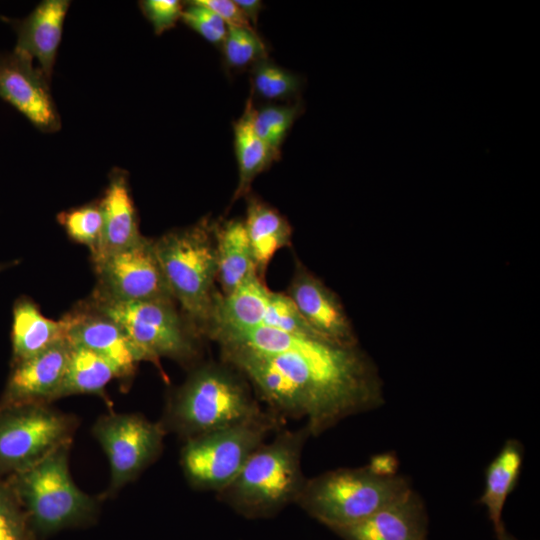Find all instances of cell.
I'll return each mask as SVG.
<instances>
[{
	"label": "cell",
	"mask_w": 540,
	"mask_h": 540,
	"mask_svg": "<svg viewBox=\"0 0 540 540\" xmlns=\"http://www.w3.org/2000/svg\"><path fill=\"white\" fill-rule=\"evenodd\" d=\"M427 530L425 505L412 489L361 522L334 532L343 540H426Z\"/></svg>",
	"instance_id": "cell-17"
},
{
	"label": "cell",
	"mask_w": 540,
	"mask_h": 540,
	"mask_svg": "<svg viewBox=\"0 0 540 540\" xmlns=\"http://www.w3.org/2000/svg\"><path fill=\"white\" fill-rule=\"evenodd\" d=\"M92 434L109 461L110 484L105 496H111L157 460L166 431L160 421L140 414L108 413L96 420Z\"/></svg>",
	"instance_id": "cell-10"
},
{
	"label": "cell",
	"mask_w": 540,
	"mask_h": 540,
	"mask_svg": "<svg viewBox=\"0 0 540 540\" xmlns=\"http://www.w3.org/2000/svg\"><path fill=\"white\" fill-rule=\"evenodd\" d=\"M17 262H8V263H3V264H0V272L6 268H9L11 266H13L14 264H16Z\"/></svg>",
	"instance_id": "cell-37"
},
{
	"label": "cell",
	"mask_w": 540,
	"mask_h": 540,
	"mask_svg": "<svg viewBox=\"0 0 540 540\" xmlns=\"http://www.w3.org/2000/svg\"><path fill=\"white\" fill-rule=\"evenodd\" d=\"M50 81L30 56L15 49L0 53V98L44 133L61 128Z\"/></svg>",
	"instance_id": "cell-13"
},
{
	"label": "cell",
	"mask_w": 540,
	"mask_h": 540,
	"mask_svg": "<svg viewBox=\"0 0 540 540\" xmlns=\"http://www.w3.org/2000/svg\"><path fill=\"white\" fill-rule=\"evenodd\" d=\"M196 3L210 9L218 15L229 27L256 31L244 16L234 0H195Z\"/></svg>",
	"instance_id": "cell-33"
},
{
	"label": "cell",
	"mask_w": 540,
	"mask_h": 540,
	"mask_svg": "<svg viewBox=\"0 0 540 540\" xmlns=\"http://www.w3.org/2000/svg\"><path fill=\"white\" fill-rule=\"evenodd\" d=\"M94 268L98 284L93 295L124 302L174 301L156 258L153 240L146 237L109 255L94 264Z\"/></svg>",
	"instance_id": "cell-12"
},
{
	"label": "cell",
	"mask_w": 540,
	"mask_h": 540,
	"mask_svg": "<svg viewBox=\"0 0 540 540\" xmlns=\"http://www.w3.org/2000/svg\"><path fill=\"white\" fill-rule=\"evenodd\" d=\"M252 87L259 97L266 100H285L296 96L300 79L290 71L264 59L252 66Z\"/></svg>",
	"instance_id": "cell-28"
},
{
	"label": "cell",
	"mask_w": 540,
	"mask_h": 540,
	"mask_svg": "<svg viewBox=\"0 0 540 540\" xmlns=\"http://www.w3.org/2000/svg\"><path fill=\"white\" fill-rule=\"evenodd\" d=\"M0 540H36L22 506L3 478H0Z\"/></svg>",
	"instance_id": "cell-30"
},
{
	"label": "cell",
	"mask_w": 540,
	"mask_h": 540,
	"mask_svg": "<svg viewBox=\"0 0 540 540\" xmlns=\"http://www.w3.org/2000/svg\"><path fill=\"white\" fill-rule=\"evenodd\" d=\"M139 7L157 35L173 28L181 19L184 9L178 0H143L139 2Z\"/></svg>",
	"instance_id": "cell-32"
},
{
	"label": "cell",
	"mask_w": 540,
	"mask_h": 540,
	"mask_svg": "<svg viewBox=\"0 0 540 540\" xmlns=\"http://www.w3.org/2000/svg\"><path fill=\"white\" fill-rule=\"evenodd\" d=\"M283 424L282 417L268 410L253 420L184 441L180 466L188 484L196 490L220 492Z\"/></svg>",
	"instance_id": "cell-7"
},
{
	"label": "cell",
	"mask_w": 540,
	"mask_h": 540,
	"mask_svg": "<svg viewBox=\"0 0 540 540\" xmlns=\"http://www.w3.org/2000/svg\"><path fill=\"white\" fill-rule=\"evenodd\" d=\"M224 62L229 69H243L267 59L268 50L255 31L229 27L222 44Z\"/></svg>",
	"instance_id": "cell-29"
},
{
	"label": "cell",
	"mask_w": 540,
	"mask_h": 540,
	"mask_svg": "<svg viewBox=\"0 0 540 540\" xmlns=\"http://www.w3.org/2000/svg\"><path fill=\"white\" fill-rule=\"evenodd\" d=\"M70 353L62 340L45 351L11 366L0 396V412L19 405L51 404L58 399Z\"/></svg>",
	"instance_id": "cell-14"
},
{
	"label": "cell",
	"mask_w": 540,
	"mask_h": 540,
	"mask_svg": "<svg viewBox=\"0 0 540 540\" xmlns=\"http://www.w3.org/2000/svg\"><path fill=\"white\" fill-rule=\"evenodd\" d=\"M265 356L294 390L310 436L384 403L377 369L357 345L299 335L284 352Z\"/></svg>",
	"instance_id": "cell-1"
},
{
	"label": "cell",
	"mask_w": 540,
	"mask_h": 540,
	"mask_svg": "<svg viewBox=\"0 0 540 540\" xmlns=\"http://www.w3.org/2000/svg\"><path fill=\"white\" fill-rule=\"evenodd\" d=\"M71 444L4 479L22 506L36 540L61 530L91 525L99 501L80 490L69 471Z\"/></svg>",
	"instance_id": "cell-4"
},
{
	"label": "cell",
	"mask_w": 540,
	"mask_h": 540,
	"mask_svg": "<svg viewBox=\"0 0 540 540\" xmlns=\"http://www.w3.org/2000/svg\"><path fill=\"white\" fill-rule=\"evenodd\" d=\"M287 295L319 337L338 345H357L350 321L335 294L303 266L297 268Z\"/></svg>",
	"instance_id": "cell-15"
},
{
	"label": "cell",
	"mask_w": 540,
	"mask_h": 540,
	"mask_svg": "<svg viewBox=\"0 0 540 540\" xmlns=\"http://www.w3.org/2000/svg\"><path fill=\"white\" fill-rule=\"evenodd\" d=\"M251 99L241 117L234 123V147L238 164V185L233 201L247 196L254 179L277 161L280 153L268 146L254 131L251 121Z\"/></svg>",
	"instance_id": "cell-24"
},
{
	"label": "cell",
	"mask_w": 540,
	"mask_h": 540,
	"mask_svg": "<svg viewBox=\"0 0 540 540\" xmlns=\"http://www.w3.org/2000/svg\"><path fill=\"white\" fill-rule=\"evenodd\" d=\"M299 104L251 107V121L256 134L274 151L280 153L281 145L300 114Z\"/></svg>",
	"instance_id": "cell-27"
},
{
	"label": "cell",
	"mask_w": 540,
	"mask_h": 540,
	"mask_svg": "<svg viewBox=\"0 0 540 540\" xmlns=\"http://www.w3.org/2000/svg\"><path fill=\"white\" fill-rule=\"evenodd\" d=\"M263 442L223 490L221 502L248 519L275 516L296 503L307 481L302 469V451L310 433L306 426L280 429Z\"/></svg>",
	"instance_id": "cell-2"
},
{
	"label": "cell",
	"mask_w": 540,
	"mask_h": 540,
	"mask_svg": "<svg viewBox=\"0 0 540 540\" xmlns=\"http://www.w3.org/2000/svg\"><path fill=\"white\" fill-rule=\"evenodd\" d=\"M153 248L174 301L193 329L205 332L217 295L215 224L204 217L153 240Z\"/></svg>",
	"instance_id": "cell-5"
},
{
	"label": "cell",
	"mask_w": 540,
	"mask_h": 540,
	"mask_svg": "<svg viewBox=\"0 0 540 540\" xmlns=\"http://www.w3.org/2000/svg\"><path fill=\"white\" fill-rule=\"evenodd\" d=\"M87 304L116 322L139 361L159 365L162 357L182 364L197 355L195 330L178 313L174 301L124 302L91 296Z\"/></svg>",
	"instance_id": "cell-8"
},
{
	"label": "cell",
	"mask_w": 540,
	"mask_h": 540,
	"mask_svg": "<svg viewBox=\"0 0 540 540\" xmlns=\"http://www.w3.org/2000/svg\"><path fill=\"white\" fill-rule=\"evenodd\" d=\"M66 340L85 347L108 360L118 378L130 380L138 360L120 326L85 303L61 318Z\"/></svg>",
	"instance_id": "cell-16"
},
{
	"label": "cell",
	"mask_w": 540,
	"mask_h": 540,
	"mask_svg": "<svg viewBox=\"0 0 540 540\" xmlns=\"http://www.w3.org/2000/svg\"><path fill=\"white\" fill-rule=\"evenodd\" d=\"M118 378L114 366L99 354L70 344V353L58 399L75 394H95L106 398L105 387Z\"/></svg>",
	"instance_id": "cell-25"
},
{
	"label": "cell",
	"mask_w": 540,
	"mask_h": 540,
	"mask_svg": "<svg viewBox=\"0 0 540 540\" xmlns=\"http://www.w3.org/2000/svg\"><path fill=\"white\" fill-rule=\"evenodd\" d=\"M412 490L407 478L380 475L367 465L307 478L295 504L332 531L354 525Z\"/></svg>",
	"instance_id": "cell-6"
},
{
	"label": "cell",
	"mask_w": 540,
	"mask_h": 540,
	"mask_svg": "<svg viewBox=\"0 0 540 540\" xmlns=\"http://www.w3.org/2000/svg\"><path fill=\"white\" fill-rule=\"evenodd\" d=\"M99 205L103 217L101 243L92 257L93 265L118 251L140 242L138 219L126 171L114 168Z\"/></svg>",
	"instance_id": "cell-18"
},
{
	"label": "cell",
	"mask_w": 540,
	"mask_h": 540,
	"mask_svg": "<svg viewBox=\"0 0 540 540\" xmlns=\"http://www.w3.org/2000/svg\"><path fill=\"white\" fill-rule=\"evenodd\" d=\"M265 410L228 366L203 364L169 397L160 420L183 441L260 417Z\"/></svg>",
	"instance_id": "cell-3"
},
{
	"label": "cell",
	"mask_w": 540,
	"mask_h": 540,
	"mask_svg": "<svg viewBox=\"0 0 540 540\" xmlns=\"http://www.w3.org/2000/svg\"><path fill=\"white\" fill-rule=\"evenodd\" d=\"M181 20L209 43L222 46L228 26L210 9L196 3L195 0L187 1Z\"/></svg>",
	"instance_id": "cell-31"
},
{
	"label": "cell",
	"mask_w": 540,
	"mask_h": 540,
	"mask_svg": "<svg viewBox=\"0 0 540 540\" xmlns=\"http://www.w3.org/2000/svg\"><path fill=\"white\" fill-rule=\"evenodd\" d=\"M244 225L257 274L262 278L275 253L290 243L291 226L276 209L255 197L248 200Z\"/></svg>",
	"instance_id": "cell-23"
},
{
	"label": "cell",
	"mask_w": 540,
	"mask_h": 540,
	"mask_svg": "<svg viewBox=\"0 0 540 540\" xmlns=\"http://www.w3.org/2000/svg\"><path fill=\"white\" fill-rule=\"evenodd\" d=\"M217 279L222 295H228L258 276L244 221L228 220L215 224Z\"/></svg>",
	"instance_id": "cell-21"
},
{
	"label": "cell",
	"mask_w": 540,
	"mask_h": 540,
	"mask_svg": "<svg viewBox=\"0 0 540 540\" xmlns=\"http://www.w3.org/2000/svg\"><path fill=\"white\" fill-rule=\"evenodd\" d=\"M497 540H517L514 536L507 532L505 529L501 534L496 536Z\"/></svg>",
	"instance_id": "cell-36"
},
{
	"label": "cell",
	"mask_w": 540,
	"mask_h": 540,
	"mask_svg": "<svg viewBox=\"0 0 540 540\" xmlns=\"http://www.w3.org/2000/svg\"><path fill=\"white\" fill-rule=\"evenodd\" d=\"M69 6L68 0H43L27 17L11 21L17 34L14 49L36 59L50 80Z\"/></svg>",
	"instance_id": "cell-19"
},
{
	"label": "cell",
	"mask_w": 540,
	"mask_h": 540,
	"mask_svg": "<svg viewBox=\"0 0 540 540\" xmlns=\"http://www.w3.org/2000/svg\"><path fill=\"white\" fill-rule=\"evenodd\" d=\"M77 417L50 404L14 406L0 412V478L31 467L71 444Z\"/></svg>",
	"instance_id": "cell-9"
},
{
	"label": "cell",
	"mask_w": 540,
	"mask_h": 540,
	"mask_svg": "<svg viewBox=\"0 0 540 540\" xmlns=\"http://www.w3.org/2000/svg\"><path fill=\"white\" fill-rule=\"evenodd\" d=\"M367 466L380 475L392 476L398 474V460L391 453L373 456Z\"/></svg>",
	"instance_id": "cell-34"
},
{
	"label": "cell",
	"mask_w": 540,
	"mask_h": 540,
	"mask_svg": "<svg viewBox=\"0 0 540 540\" xmlns=\"http://www.w3.org/2000/svg\"><path fill=\"white\" fill-rule=\"evenodd\" d=\"M257 327L321 338L305 323L288 295L269 290L259 276L228 295H216L204 333L211 336Z\"/></svg>",
	"instance_id": "cell-11"
},
{
	"label": "cell",
	"mask_w": 540,
	"mask_h": 540,
	"mask_svg": "<svg viewBox=\"0 0 540 540\" xmlns=\"http://www.w3.org/2000/svg\"><path fill=\"white\" fill-rule=\"evenodd\" d=\"M62 340H66V334L61 319L55 321L45 317L28 297H20L15 301L11 329V366Z\"/></svg>",
	"instance_id": "cell-20"
},
{
	"label": "cell",
	"mask_w": 540,
	"mask_h": 540,
	"mask_svg": "<svg viewBox=\"0 0 540 540\" xmlns=\"http://www.w3.org/2000/svg\"><path fill=\"white\" fill-rule=\"evenodd\" d=\"M234 2L255 28L259 14L263 8V3L260 0H234Z\"/></svg>",
	"instance_id": "cell-35"
},
{
	"label": "cell",
	"mask_w": 540,
	"mask_h": 540,
	"mask_svg": "<svg viewBox=\"0 0 540 540\" xmlns=\"http://www.w3.org/2000/svg\"><path fill=\"white\" fill-rule=\"evenodd\" d=\"M57 221L73 241L89 248L91 257L97 253L103 229L99 201L62 211L57 215Z\"/></svg>",
	"instance_id": "cell-26"
},
{
	"label": "cell",
	"mask_w": 540,
	"mask_h": 540,
	"mask_svg": "<svg viewBox=\"0 0 540 540\" xmlns=\"http://www.w3.org/2000/svg\"><path fill=\"white\" fill-rule=\"evenodd\" d=\"M523 458L521 442L508 439L485 471L484 490L479 501L486 508L496 536L506 529L502 514L506 500L518 482Z\"/></svg>",
	"instance_id": "cell-22"
}]
</instances>
